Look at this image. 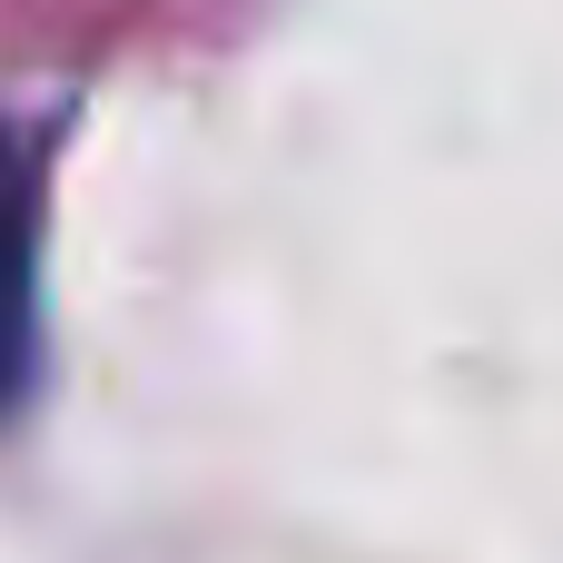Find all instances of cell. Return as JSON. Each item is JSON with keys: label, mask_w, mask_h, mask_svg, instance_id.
<instances>
[{"label": "cell", "mask_w": 563, "mask_h": 563, "mask_svg": "<svg viewBox=\"0 0 563 563\" xmlns=\"http://www.w3.org/2000/svg\"><path fill=\"white\" fill-rule=\"evenodd\" d=\"M30 346H40V158L0 119V416L30 386Z\"/></svg>", "instance_id": "1"}]
</instances>
